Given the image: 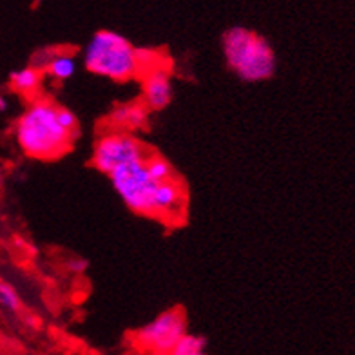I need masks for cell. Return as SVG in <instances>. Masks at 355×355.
Segmentation results:
<instances>
[{
  "label": "cell",
  "mask_w": 355,
  "mask_h": 355,
  "mask_svg": "<svg viewBox=\"0 0 355 355\" xmlns=\"http://www.w3.org/2000/svg\"><path fill=\"white\" fill-rule=\"evenodd\" d=\"M56 103L33 100L15 125V138L20 150L35 159H56L71 149L76 135L62 127L56 116Z\"/></svg>",
  "instance_id": "1"
},
{
  "label": "cell",
  "mask_w": 355,
  "mask_h": 355,
  "mask_svg": "<svg viewBox=\"0 0 355 355\" xmlns=\"http://www.w3.org/2000/svg\"><path fill=\"white\" fill-rule=\"evenodd\" d=\"M227 66L243 82H263L276 73V55L261 35L248 28H230L221 38Z\"/></svg>",
  "instance_id": "2"
},
{
  "label": "cell",
  "mask_w": 355,
  "mask_h": 355,
  "mask_svg": "<svg viewBox=\"0 0 355 355\" xmlns=\"http://www.w3.org/2000/svg\"><path fill=\"white\" fill-rule=\"evenodd\" d=\"M84 66L89 73L114 82H127L140 75L136 47L123 35L100 29L84 49Z\"/></svg>",
  "instance_id": "3"
},
{
  "label": "cell",
  "mask_w": 355,
  "mask_h": 355,
  "mask_svg": "<svg viewBox=\"0 0 355 355\" xmlns=\"http://www.w3.org/2000/svg\"><path fill=\"white\" fill-rule=\"evenodd\" d=\"M107 176L118 196L132 212L153 216V198L158 182L149 176L145 158L118 165Z\"/></svg>",
  "instance_id": "4"
},
{
  "label": "cell",
  "mask_w": 355,
  "mask_h": 355,
  "mask_svg": "<svg viewBox=\"0 0 355 355\" xmlns=\"http://www.w3.org/2000/svg\"><path fill=\"white\" fill-rule=\"evenodd\" d=\"M187 332V319L182 309L159 313L155 321L136 330L132 343L138 350L149 354H171L180 337Z\"/></svg>",
  "instance_id": "5"
},
{
  "label": "cell",
  "mask_w": 355,
  "mask_h": 355,
  "mask_svg": "<svg viewBox=\"0 0 355 355\" xmlns=\"http://www.w3.org/2000/svg\"><path fill=\"white\" fill-rule=\"evenodd\" d=\"M149 155L150 150L129 132H109L100 136V140L96 141L93 165L100 173L109 174L118 165L147 158Z\"/></svg>",
  "instance_id": "6"
},
{
  "label": "cell",
  "mask_w": 355,
  "mask_h": 355,
  "mask_svg": "<svg viewBox=\"0 0 355 355\" xmlns=\"http://www.w3.org/2000/svg\"><path fill=\"white\" fill-rule=\"evenodd\" d=\"M144 75V85L141 93L144 100L141 102L147 105L149 111H164L173 102V84H171V75L164 66H156L153 69L141 73Z\"/></svg>",
  "instance_id": "7"
},
{
  "label": "cell",
  "mask_w": 355,
  "mask_h": 355,
  "mask_svg": "<svg viewBox=\"0 0 355 355\" xmlns=\"http://www.w3.org/2000/svg\"><path fill=\"white\" fill-rule=\"evenodd\" d=\"M185 185L178 178L156 183L153 198V218H178L185 209Z\"/></svg>",
  "instance_id": "8"
},
{
  "label": "cell",
  "mask_w": 355,
  "mask_h": 355,
  "mask_svg": "<svg viewBox=\"0 0 355 355\" xmlns=\"http://www.w3.org/2000/svg\"><path fill=\"white\" fill-rule=\"evenodd\" d=\"M149 109L144 102H129L120 103L112 109L109 114L107 122L111 123L114 129H122V131H140L147 125L149 120Z\"/></svg>",
  "instance_id": "9"
},
{
  "label": "cell",
  "mask_w": 355,
  "mask_h": 355,
  "mask_svg": "<svg viewBox=\"0 0 355 355\" xmlns=\"http://www.w3.org/2000/svg\"><path fill=\"white\" fill-rule=\"evenodd\" d=\"M44 71L35 66L22 67V69L11 71L10 85L13 91L22 94H33L37 93L40 84H42Z\"/></svg>",
  "instance_id": "10"
},
{
  "label": "cell",
  "mask_w": 355,
  "mask_h": 355,
  "mask_svg": "<svg viewBox=\"0 0 355 355\" xmlns=\"http://www.w3.org/2000/svg\"><path fill=\"white\" fill-rule=\"evenodd\" d=\"M44 73H46L49 78L56 80V82H66V80L73 78L76 71V60L75 56L69 55V53H56L49 58L46 66H44Z\"/></svg>",
  "instance_id": "11"
},
{
  "label": "cell",
  "mask_w": 355,
  "mask_h": 355,
  "mask_svg": "<svg viewBox=\"0 0 355 355\" xmlns=\"http://www.w3.org/2000/svg\"><path fill=\"white\" fill-rule=\"evenodd\" d=\"M207 339L201 336H194V334L185 332L180 341L174 345L171 355H201L205 354Z\"/></svg>",
  "instance_id": "12"
},
{
  "label": "cell",
  "mask_w": 355,
  "mask_h": 355,
  "mask_svg": "<svg viewBox=\"0 0 355 355\" xmlns=\"http://www.w3.org/2000/svg\"><path fill=\"white\" fill-rule=\"evenodd\" d=\"M145 165H147V171H149V176L156 182H165V180H171L174 176V168L173 165L168 164L164 156L153 155L150 153L147 158H145Z\"/></svg>",
  "instance_id": "13"
},
{
  "label": "cell",
  "mask_w": 355,
  "mask_h": 355,
  "mask_svg": "<svg viewBox=\"0 0 355 355\" xmlns=\"http://www.w3.org/2000/svg\"><path fill=\"white\" fill-rule=\"evenodd\" d=\"M20 295L19 292L15 290L13 285H10L8 281L0 279V306L8 312H19L20 310Z\"/></svg>",
  "instance_id": "14"
},
{
  "label": "cell",
  "mask_w": 355,
  "mask_h": 355,
  "mask_svg": "<svg viewBox=\"0 0 355 355\" xmlns=\"http://www.w3.org/2000/svg\"><path fill=\"white\" fill-rule=\"evenodd\" d=\"M56 116H58V122L62 123V127H66L67 131L73 132V135L78 136V118L73 111H69L67 107H56Z\"/></svg>",
  "instance_id": "15"
},
{
  "label": "cell",
  "mask_w": 355,
  "mask_h": 355,
  "mask_svg": "<svg viewBox=\"0 0 355 355\" xmlns=\"http://www.w3.org/2000/svg\"><path fill=\"white\" fill-rule=\"evenodd\" d=\"M67 268H69L73 274H85V270L89 268V261L84 257H71L67 261Z\"/></svg>",
  "instance_id": "16"
},
{
  "label": "cell",
  "mask_w": 355,
  "mask_h": 355,
  "mask_svg": "<svg viewBox=\"0 0 355 355\" xmlns=\"http://www.w3.org/2000/svg\"><path fill=\"white\" fill-rule=\"evenodd\" d=\"M8 109H10V103H8V98L0 94V114H4V112L8 111Z\"/></svg>",
  "instance_id": "17"
},
{
  "label": "cell",
  "mask_w": 355,
  "mask_h": 355,
  "mask_svg": "<svg viewBox=\"0 0 355 355\" xmlns=\"http://www.w3.org/2000/svg\"><path fill=\"white\" fill-rule=\"evenodd\" d=\"M0 182H2V168H0Z\"/></svg>",
  "instance_id": "18"
}]
</instances>
